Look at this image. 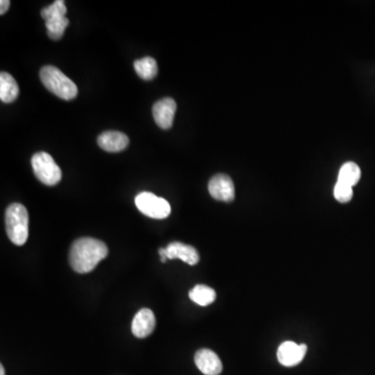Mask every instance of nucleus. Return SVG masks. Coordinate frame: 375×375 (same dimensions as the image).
<instances>
[{
  "mask_svg": "<svg viewBox=\"0 0 375 375\" xmlns=\"http://www.w3.org/2000/svg\"><path fill=\"white\" fill-rule=\"evenodd\" d=\"M134 67L137 74L144 80H153L158 74L157 60L150 56H145L141 60H135Z\"/></svg>",
  "mask_w": 375,
  "mask_h": 375,
  "instance_id": "nucleus-15",
  "label": "nucleus"
},
{
  "mask_svg": "<svg viewBox=\"0 0 375 375\" xmlns=\"http://www.w3.org/2000/svg\"><path fill=\"white\" fill-rule=\"evenodd\" d=\"M175 112H177V102L172 98H163L153 104V118L159 128L162 130H169L172 128Z\"/></svg>",
  "mask_w": 375,
  "mask_h": 375,
  "instance_id": "nucleus-9",
  "label": "nucleus"
},
{
  "mask_svg": "<svg viewBox=\"0 0 375 375\" xmlns=\"http://www.w3.org/2000/svg\"><path fill=\"white\" fill-rule=\"evenodd\" d=\"M19 95V87L15 78L3 71L0 73V100L5 104H11L15 102Z\"/></svg>",
  "mask_w": 375,
  "mask_h": 375,
  "instance_id": "nucleus-14",
  "label": "nucleus"
},
{
  "mask_svg": "<svg viewBox=\"0 0 375 375\" xmlns=\"http://www.w3.org/2000/svg\"><path fill=\"white\" fill-rule=\"evenodd\" d=\"M209 192L216 201L231 203L235 199V185L229 175L217 174L212 177Z\"/></svg>",
  "mask_w": 375,
  "mask_h": 375,
  "instance_id": "nucleus-7",
  "label": "nucleus"
},
{
  "mask_svg": "<svg viewBox=\"0 0 375 375\" xmlns=\"http://www.w3.org/2000/svg\"><path fill=\"white\" fill-rule=\"evenodd\" d=\"M361 179V169L356 163L348 162L339 171L338 181L344 185L354 187Z\"/></svg>",
  "mask_w": 375,
  "mask_h": 375,
  "instance_id": "nucleus-16",
  "label": "nucleus"
},
{
  "mask_svg": "<svg viewBox=\"0 0 375 375\" xmlns=\"http://www.w3.org/2000/svg\"><path fill=\"white\" fill-rule=\"evenodd\" d=\"M40 78L48 91L62 100H71L78 96L76 84L54 66H45L42 68Z\"/></svg>",
  "mask_w": 375,
  "mask_h": 375,
  "instance_id": "nucleus-2",
  "label": "nucleus"
},
{
  "mask_svg": "<svg viewBox=\"0 0 375 375\" xmlns=\"http://www.w3.org/2000/svg\"><path fill=\"white\" fill-rule=\"evenodd\" d=\"M32 166L37 179L44 185H54L62 179V170L49 153H35L32 158Z\"/></svg>",
  "mask_w": 375,
  "mask_h": 375,
  "instance_id": "nucleus-5",
  "label": "nucleus"
},
{
  "mask_svg": "<svg viewBox=\"0 0 375 375\" xmlns=\"http://www.w3.org/2000/svg\"><path fill=\"white\" fill-rule=\"evenodd\" d=\"M98 145L100 148L108 152H119L124 150L130 144V139L123 133L116 132V130H110L104 132L100 135L98 139Z\"/></svg>",
  "mask_w": 375,
  "mask_h": 375,
  "instance_id": "nucleus-13",
  "label": "nucleus"
},
{
  "mask_svg": "<svg viewBox=\"0 0 375 375\" xmlns=\"http://www.w3.org/2000/svg\"><path fill=\"white\" fill-rule=\"evenodd\" d=\"M155 328V316L149 308H142L137 312L132 323V332L139 339L146 338Z\"/></svg>",
  "mask_w": 375,
  "mask_h": 375,
  "instance_id": "nucleus-12",
  "label": "nucleus"
},
{
  "mask_svg": "<svg viewBox=\"0 0 375 375\" xmlns=\"http://www.w3.org/2000/svg\"><path fill=\"white\" fill-rule=\"evenodd\" d=\"M136 205L141 213L153 219H165L171 213V205L166 199L161 198L150 192L137 195Z\"/></svg>",
  "mask_w": 375,
  "mask_h": 375,
  "instance_id": "nucleus-6",
  "label": "nucleus"
},
{
  "mask_svg": "<svg viewBox=\"0 0 375 375\" xmlns=\"http://www.w3.org/2000/svg\"><path fill=\"white\" fill-rule=\"evenodd\" d=\"M67 8L65 1L56 0L49 7L42 10L41 16L45 20L48 37L52 40H60L65 33L69 20L66 18Z\"/></svg>",
  "mask_w": 375,
  "mask_h": 375,
  "instance_id": "nucleus-4",
  "label": "nucleus"
},
{
  "mask_svg": "<svg viewBox=\"0 0 375 375\" xmlns=\"http://www.w3.org/2000/svg\"><path fill=\"white\" fill-rule=\"evenodd\" d=\"M0 375H5V368H3V365L0 366Z\"/></svg>",
  "mask_w": 375,
  "mask_h": 375,
  "instance_id": "nucleus-20",
  "label": "nucleus"
},
{
  "mask_svg": "<svg viewBox=\"0 0 375 375\" xmlns=\"http://www.w3.org/2000/svg\"><path fill=\"white\" fill-rule=\"evenodd\" d=\"M308 348L306 344H296L292 341H286L280 344L277 350V360L285 367H294L299 364L306 356Z\"/></svg>",
  "mask_w": 375,
  "mask_h": 375,
  "instance_id": "nucleus-8",
  "label": "nucleus"
},
{
  "mask_svg": "<svg viewBox=\"0 0 375 375\" xmlns=\"http://www.w3.org/2000/svg\"><path fill=\"white\" fill-rule=\"evenodd\" d=\"M194 361L197 368L205 375H219L223 372V362L213 350L207 348L198 350Z\"/></svg>",
  "mask_w": 375,
  "mask_h": 375,
  "instance_id": "nucleus-10",
  "label": "nucleus"
},
{
  "mask_svg": "<svg viewBox=\"0 0 375 375\" xmlns=\"http://www.w3.org/2000/svg\"><path fill=\"white\" fill-rule=\"evenodd\" d=\"M334 198L339 203H350L352 201V196H354V190H352V187L337 181L336 185H334Z\"/></svg>",
  "mask_w": 375,
  "mask_h": 375,
  "instance_id": "nucleus-18",
  "label": "nucleus"
},
{
  "mask_svg": "<svg viewBox=\"0 0 375 375\" xmlns=\"http://www.w3.org/2000/svg\"><path fill=\"white\" fill-rule=\"evenodd\" d=\"M28 212L21 203H12L5 212V229L12 243L22 246L28 238Z\"/></svg>",
  "mask_w": 375,
  "mask_h": 375,
  "instance_id": "nucleus-3",
  "label": "nucleus"
},
{
  "mask_svg": "<svg viewBox=\"0 0 375 375\" xmlns=\"http://www.w3.org/2000/svg\"><path fill=\"white\" fill-rule=\"evenodd\" d=\"M189 297L198 306H207L215 302L216 292L207 286L197 285L191 290Z\"/></svg>",
  "mask_w": 375,
  "mask_h": 375,
  "instance_id": "nucleus-17",
  "label": "nucleus"
},
{
  "mask_svg": "<svg viewBox=\"0 0 375 375\" xmlns=\"http://www.w3.org/2000/svg\"><path fill=\"white\" fill-rule=\"evenodd\" d=\"M109 249L106 244L94 238H80L72 244L69 263L78 273H89L106 259Z\"/></svg>",
  "mask_w": 375,
  "mask_h": 375,
  "instance_id": "nucleus-1",
  "label": "nucleus"
},
{
  "mask_svg": "<svg viewBox=\"0 0 375 375\" xmlns=\"http://www.w3.org/2000/svg\"><path fill=\"white\" fill-rule=\"evenodd\" d=\"M166 248V255L168 260L179 259L188 265L194 266L199 262V253L193 246L172 242Z\"/></svg>",
  "mask_w": 375,
  "mask_h": 375,
  "instance_id": "nucleus-11",
  "label": "nucleus"
},
{
  "mask_svg": "<svg viewBox=\"0 0 375 375\" xmlns=\"http://www.w3.org/2000/svg\"><path fill=\"white\" fill-rule=\"evenodd\" d=\"M10 5H11V3H10L9 0H1L0 1V15H5L7 13Z\"/></svg>",
  "mask_w": 375,
  "mask_h": 375,
  "instance_id": "nucleus-19",
  "label": "nucleus"
}]
</instances>
